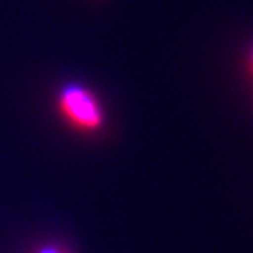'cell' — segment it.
<instances>
[{"label": "cell", "mask_w": 253, "mask_h": 253, "mask_svg": "<svg viewBox=\"0 0 253 253\" xmlns=\"http://www.w3.org/2000/svg\"><path fill=\"white\" fill-rule=\"evenodd\" d=\"M252 65H253V56H252Z\"/></svg>", "instance_id": "cell-3"}, {"label": "cell", "mask_w": 253, "mask_h": 253, "mask_svg": "<svg viewBox=\"0 0 253 253\" xmlns=\"http://www.w3.org/2000/svg\"><path fill=\"white\" fill-rule=\"evenodd\" d=\"M37 253H65V252L60 250L58 246H44V248L37 250Z\"/></svg>", "instance_id": "cell-2"}, {"label": "cell", "mask_w": 253, "mask_h": 253, "mask_svg": "<svg viewBox=\"0 0 253 253\" xmlns=\"http://www.w3.org/2000/svg\"><path fill=\"white\" fill-rule=\"evenodd\" d=\"M56 109L72 128L79 132H97L104 125V111L100 102L86 86L67 84L58 91Z\"/></svg>", "instance_id": "cell-1"}]
</instances>
